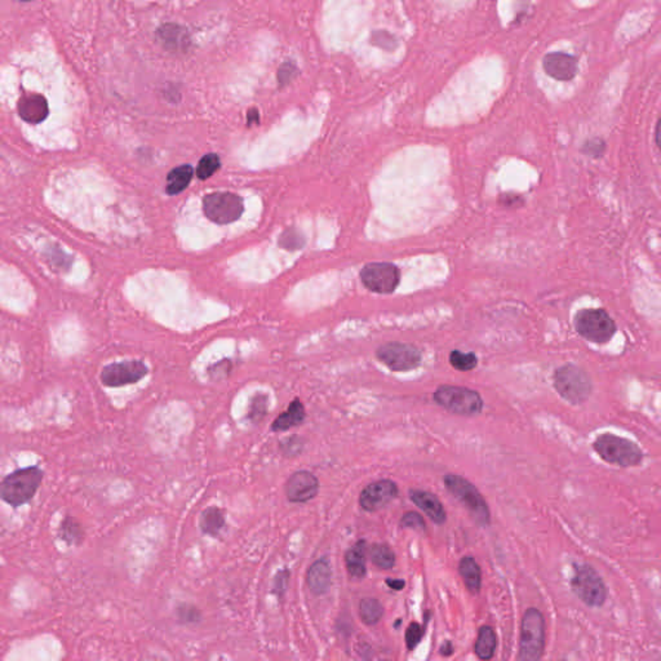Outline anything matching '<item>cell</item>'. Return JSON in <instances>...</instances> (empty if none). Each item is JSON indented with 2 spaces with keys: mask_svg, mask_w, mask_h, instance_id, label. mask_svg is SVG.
I'll use <instances>...</instances> for the list:
<instances>
[{
  "mask_svg": "<svg viewBox=\"0 0 661 661\" xmlns=\"http://www.w3.org/2000/svg\"><path fill=\"white\" fill-rule=\"evenodd\" d=\"M45 479V472L39 467L17 469L3 478L0 484V498L12 506L29 504Z\"/></svg>",
  "mask_w": 661,
  "mask_h": 661,
  "instance_id": "obj_1",
  "label": "cell"
},
{
  "mask_svg": "<svg viewBox=\"0 0 661 661\" xmlns=\"http://www.w3.org/2000/svg\"><path fill=\"white\" fill-rule=\"evenodd\" d=\"M593 450L602 460L620 468H636L643 461L645 453L631 439L604 433L595 438Z\"/></svg>",
  "mask_w": 661,
  "mask_h": 661,
  "instance_id": "obj_2",
  "label": "cell"
},
{
  "mask_svg": "<svg viewBox=\"0 0 661 661\" xmlns=\"http://www.w3.org/2000/svg\"><path fill=\"white\" fill-rule=\"evenodd\" d=\"M553 384L557 393L573 406L583 404L593 392V382L585 370L576 364H565L554 372Z\"/></svg>",
  "mask_w": 661,
  "mask_h": 661,
  "instance_id": "obj_3",
  "label": "cell"
},
{
  "mask_svg": "<svg viewBox=\"0 0 661 661\" xmlns=\"http://www.w3.org/2000/svg\"><path fill=\"white\" fill-rule=\"evenodd\" d=\"M573 595L587 607L598 609L607 601V587L593 566L573 563L571 583Z\"/></svg>",
  "mask_w": 661,
  "mask_h": 661,
  "instance_id": "obj_4",
  "label": "cell"
},
{
  "mask_svg": "<svg viewBox=\"0 0 661 661\" xmlns=\"http://www.w3.org/2000/svg\"><path fill=\"white\" fill-rule=\"evenodd\" d=\"M545 619L537 609H528L520 624L518 660H540L545 651Z\"/></svg>",
  "mask_w": 661,
  "mask_h": 661,
  "instance_id": "obj_5",
  "label": "cell"
},
{
  "mask_svg": "<svg viewBox=\"0 0 661 661\" xmlns=\"http://www.w3.org/2000/svg\"><path fill=\"white\" fill-rule=\"evenodd\" d=\"M445 486L447 491L452 493L453 498L460 501L462 506L468 510L470 517L478 526L486 527L490 525V509L481 492L476 490L473 483L456 474H447L445 476Z\"/></svg>",
  "mask_w": 661,
  "mask_h": 661,
  "instance_id": "obj_6",
  "label": "cell"
},
{
  "mask_svg": "<svg viewBox=\"0 0 661 661\" xmlns=\"http://www.w3.org/2000/svg\"><path fill=\"white\" fill-rule=\"evenodd\" d=\"M573 322L578 334L595 344L609 342L617 331L616 324L609 312L599 308L581 309L576 312Z\"/></svg>",
  "mask_w": 661,
  "mask_h": 661,
  "instance_id": "obj_7",
  "label": "cell"
},
{
  "mask_svg": "<svg viewBox=\"0 0 661 661\" xmlns=\"http://www.w3.org/2000/svg\"><path fill=\"white\" fill-rule=\"evenodd\" d=\"M434 401L440 407L461 416H476L483 409L479 393L464 387L442 385L435 390Z\"/></svg>",
  "mask_w": 661,
  "mask_h": 661,
  "instance_id": "obj_8",
  "label": "cell"
},
{
  "mask_svg": "<svg viewBox=\"0 0 661 661\" xmlns=\"http://www.w3.org/2000/svg\"><path fill=\"white\" fill-rule=\"evenodd\" d=\"M245 211L243 199L237 194L217 192L203 198V212L212 223L218 225L234 223Z\"/></svg>",
  "mask_w": 661,
  "mask_h": 661,
  "instance_id": "obj_9",
  "label": "cell"
},
{
  "mask_svg": "<svg viewBox=\"0 0 661 661\" xmlns=\"http://www.w3.org/2000/svg\"><path fill=\"white\" fill-rule=\"evenodd\" d=\"M359 276L367 290L379 295L393 293L401 282V271L392 262L367 264L361 270Z\"/></svg>",
  "mask_w": 661,
  "mask_h": 661,
  "instance_id": "obj_10",
  "label": "cell"
},
{
  "mask_svg": "<svg viewBox=\"0 0 661 661\" xmlns=\"http://www.w3.org/2000/svg\"><path fill=\"white\" fill-rule=\"evenodd\" d=\"M376 357L392 371H412L417 368L423 357L421 351L414 345L403 342H387L376 350Z\"/></svg>",
  "mask_w": 661,
  "mask_h": 661,
  "instance_id": "obj_11",
  "label": "cell"
},
{
  "mask_svg": "<svg viewBox=\"0 0 661 661\" xmlns=\"http://www.w3.org/2000/svg\"><path fill=\"white\" fill-rule=\"evenodd\" d=\"M148 373L149 368L141 361H123L105 365L100 379L105 387H120L139 382Z\"/></svg>",
  "mask_w": 661,
  "mask_h": 661,
  "instance_id": "obj_12",
  "label": "cell"
},
{
  "mask_svg": "<svg viewBox=\"0 0 661 661\" xmlns=\"http://www.w3.org/2000/svg\"><path fill=\"white\" fill-rule=\"evenodd\" d=\"M398 486L390 479H380L368 484L359 496V504L365 512H378L398 498Z\"/></svg>",
  "mask_w": 661,
  "mask_h": 661,
  "instance_id": "obj_13",
  "label": "cell"
},
{
  "mask_svg": "<svg viewBox=\"0 0 661 661\" xmlns=\"http://www.w3.org/2000/svg\"><path fill=\"white\" fill-rule=\"evenodd\" d=\"M320 481L310 472L293 473L286 483V496L291 503L304 504L318 495Z\"/></svg>",
  "mask_w": 661,
  "mask_h": 661,
  "instance_id": "obj_14",
  "label": "cell"
},
{
  "mask_svg": "<svg viewBox=\"0 0 661 661\" xmlns=\"http://www.w3.org/2000/svg\"><path fill=\"white\" fill-rule=\"evenodd\" d=\"M542 66L545 73L556 81L567 82L578 74V60L567 53H549L544 57Z\"/></svg>",
  "mask_w": 661,
  "mask_h": 661,
  "instance_id": "obj_15",
  "label": "cell"
},
{
  "mask_svg": "<svg viewBox=\"0 0 661 661\" xmlns=\"http://www.w3.org/2000/svg\"><path fill=\"white\" fill-rule=\"evenodd\" d=\"M17 110L18 115L31 124H37L43 122L49 114V107L45 97L37 93H29L21 97L17 105Z\"/></svg>",
  "mask_w": 661,
  "mask_h": 661,
  "instance_id": "obj_16",
  "label": "cell"
},
{
  "mask_svg": "<svg viewBox=\"0 0 661 661\" xmlns=\"http://www.w3.org/2000/svg\"><path fill=\"white\" fill-rule=\"evenodd\" d=\"M411 501L419 506L434 523L443 525L447 520L446 509L439 498L428 491L411 490L409 491Z\"/></svg>",
  "mask_w": 661,
  "mask_h": 661,
  "instance_id": "obj_17",
  "label": "cell"
},
{
  "mask_svg": "<svg viewBox=\"0 0 661 661\" xmlns=\"http://www.w3.org/2000/svg\"><path fill=\"white\" fill-rule=\"evenodd\" d=\"M306 583L314 595L327 593L332 584V570L328 559L320 558L310 566L306 573Z\"/></svg>",
  "mask_w": 661,
  "mask_h": 661,
  "instance_id": "obj_18",
  "label": "cell"
},
{
  "mask_svg": "<svg viewBox=\"0 0 661 661\" xmlns=\"http://www.w3.org/2000/svg\"><path fill=\"white\" fill-rule=\"evenodd\" d=\"M305 409L301 401L296 398L291 402L288 409L282 412L271 423V431L282 433L304 423Z\"/></svg>",
  "mask_w": 661,
  "mask_h": 661,
  "instance_id": "obj_19",
  "label": "cell"
},
{
  "mask_svg": "<svg viewBox=\"0 0 661 661\" xmlns=\"http://www.w3.org/2000/svg\"><path fill=\"white\" fill-rule=\"evenodd\" d=\"M365 554L367 544L364 540H359L350 548L345 554V563L350 576L354 579H363L367 573L365 567Z\"/></svg>",
  "mask_w": 661,
  "mask_h": 661,
  "instance_id": "obj_20",
  "label": "cell"
},
{
  "mask_svg": "<svg viewBox=\"0 0 661 661\" xmlns=\"http://www.w3.org/2000/svg\"><path fill=\"white\" fill-rule=\"evenodd\" d=\"M226 523L225 513L217 506H209L201 512L199 517V528L204 535L217 537L223 531Z\"/></svg>",
  "mask_w": 661,
  "mask_h": 661,
  "instance_id": "obj_21",
  "label": "cell"
},
{
  "mask_svg": "<svg viewBox=\"0 0 661 661\" xmlns=\"http://www.w3.org/2000/svg\"><path fill=\"white\" fill-rule=\"evenodd\" d=\"M459 573L470 593H479L482 587V571L474 558L469 556L462 558L459 563Z\"/></svg>",
  "mask_w": 661,
  "mask_h": 661,
  "instance_id": "obj_22",
  "label": "cell"
},
{
  "mask_svg": "<svg viewBox=\"0 0 661 661\" xmlns=\"http://www.w3.org/2000/svg\"><path fill=\"white\" fill-rule=\"evenodd\" d=\"M496 646H498L496 633L489 625H484L478 631L476 647H474L476 656L482 660H491L495 655Z\"/></svg>",
  "mask_w": 661,
  "mask_h": 661,
  "instance_id": "obj_23",
  "label": "cell"
},
{
  "mask_svg": "<svg viewBox=\"0 0 661 661\" xmlns=\"http://www.w3.org/2000/svg\"><path fill=\"white\" fill-rule=\"evenodd\" d=\"M194 170L192 165H180L177 168H173L168 176H167V186L165 190L170 195H176L190 184L193 179Z\"/></svg>",
  "mask_w": 661,
  "mask_h": 661,
  "instance_id": "obj_24",
  "label": "cell"
},
{
  "mask_svg": "<svg viewBox=\"0 0 661 661\" xmlns=\"http://www.w3.org/2000/svg\"><path fill=\"white\" fill-rule=\"evenodd\" d=\"M83 536L84 531L82 526L73 517L66 515L61 522L59 530V537L61 540L66 542L67 545H79L82 542Z\"/></svg>",
  "mask_w": 661,
  "mask_h": 661,
  "instance_id": "obj_25",
  "label": "cell"
},
{
  "mask_svg": "<svg viewBox=\"0 0 661 661\" xmlns=\"http://www.w3.org/2000/svg\"><path fill=\"white\" fill-rule=\"evenodd\" d=\"M359 615L364 624H378L384 615V606L376 598H364L359 603Z\"/></svg>",
  "mask_w": 661,
  "mask_h": 661,
  "instance_id": "obj_26",
  "label": "cell"
},
{
  "mask_svg": "<svg viewBox=\"0 0 661 661\" xmlns=\"http://www.w3.org/2000/svg\"><path fill=\"white\" fill-rule=\"evenodd\" d=\"M372 563L381 570H392L395 565V554L387 544H373L370 549Z\"/></svg>",
  "mask_w": 661,
  "mask_h": 661,
  "instance_id": "obj_27",
  "label": "cell"
},
{
  "mask_svg": "<svg viewBox=\"0 0 661 661\" xmlns=\"http://www.w3.org/2000/svg\"><path fill=\"white\" fill-rule=\"evenodd\" d=\"M450 363L457 371H472L478 364V358L474 353H462L460 350H453L450 354Z\"/></svg>",
  "mask_w": 661,
  "mask_h": 661,
  "instance_id": "obj_28",
  "label": "cell"
},
{
  "mask_svg": "<svg viewBox=\"0 0 661 661\" xmlns=\"http://www.w3.org/2000/svg\"><path fill=\"white\" fill-rule=\"evenodd\" d=\"M220 167H221L220 156L212 153V154H207V156L201 158L195 172H197L198 179L206 180L209 179L211 176H213L216 172L220 170Z\"/></svg>",
  "mask_w": 661,
  "mask_h": 661,
  "instance_id": "obj_29",
  "label": "cell"
},
{
  "mask_svg": "<svg viewBox=\"0 0 661 661\" xmlns=\"http://www.w3.org/2000/svg\"><path fill=\"white\" fill-rule=\"evenodd\" d=\"M425 633V628L417 623H411L409 629L406 631V645L409 651H414L419 643L421 642Z\"/></svg>",
  "mask_w": 661,
  "mask_h": 661,
  "instance_id": "obj_30",
  "label": "cell"
},
{
  "mask_svg": "<svg viewBox=\"0 0 661 661\" xmlns=\"http://www.w3.org/2000/svg\"><path fill=\"white\" fill-rule=\"evenodd\" d=\"M402 528H412L416 531L423 532L426 530V525L423 517L416 512L404 513L399 522Z\"/></svg>",
  "mask_w": 661,
  "mask_h": 661,
  "instance_id": "obj_31",
  "label": "cell"
},
{
  "mask_svg": "<svg viewBox=\"0 0 661 661\" xmlns=\"http://www.w3.org/2000/svg\"><path fill=\"white\" fill-rule=\"evenodd\" d=\"M177 617L184 624H192L201 620V612L192 604H181L177 609Z\"/></svg>",
  "mask_w": 661,
  "mask_h": 661,
  "instance_id": "obj_32",
  "label": "cell"
},
{
  "mask_svg": "<svg viewBox=\"0 0 661 661\" xmlns=\"http://www.w3.org/2000/svg\"><path fill=\"white\" fill-rule=\"evenodd\" d=\"M604 151H606V144L601 139L589 140L583 146V153L585 156H590V158H595V159L601 158L604 154Z\"/></svg>",
  "mask_w": 661,
  "mask_h": 661,
  "instance_id": "obj_33",
  "label": "cell"
},
{
  "mask_svg": "<svg viewBox=\"0 0 661 661\" xmlns=\"http://www.w3.org/2000/svg\"><path fill=\"white\" fill-rule=\"evenodd\" d=\"M288 579H290V572L287 571V570L278 572V575H276V578H275L274 580V593L278 595L279 598H282L283 595L286 593L287 584H288Z\"/></svg>",
  "mask_w": 661,
  "mask_h": 661,
  "instance_id": "obj_34",
  "label": "cell"
},
{
  "mask_svg": "<svg viewBox=\"0 0 661 661\" xmlns=\"http://www.w3.org/2000/svg\"><path fill=\"white\" fill-rule=\"evenodd\" d=\"M385 583H387V585H389L390 589H393V590H402V589L404 587V585H406L404 580L387 579Z\"/></svg>",
  "mask_w": 661,
  "mask_h": 661,
  "instance_id": "obj_35",
  "label": "cell"
},
{
  "mask_svg": "<svg viewBox=\"0 0 661 661\" xmlns=\"http://www.w3.org/2000/svg\"><path fill=\"white\" fill-rule=\"evenodd\" d=\"M439 653L443 655V656H450V655H452V653H453L452 643H451L450 640H447V642H445V643L442 645V647H440V651H439Z\"/></svg>",
  "mask_w": 661,
  "mask_h": 661,
  "instance_id": "obj_36",
  "label": "cell"
},
{
  "mask_svg": "<svg viewBox=\"0 0 661 661\" xmlns=\"http://www.w3.org/2000/svg\"><path fill=\"white\" fill-rule=\"evenodd\" d=\"M655 140H656V145H657V148L661 150V118L659 119V122H657V126H656Z\"/></svg>",
  "mask_w": 661,
  "mask_h": 661,
  "instance_id": "obj_37",
  "label": "cell"
},
{
  "mask_svg": "<svg viewBox=\"0 0 661 661\" xmlns=\"http://www.w3.org/2000/svg\"><path fill=\"white\" fill-rule=\"evenodd\" d=\"M18 1H30V0H18Z\"/></svg>",
  "mask_w": 661,
  "mask_h": 661,
  "instance_id": "obj_38",
  "label": "cell"
}]
</instances>
